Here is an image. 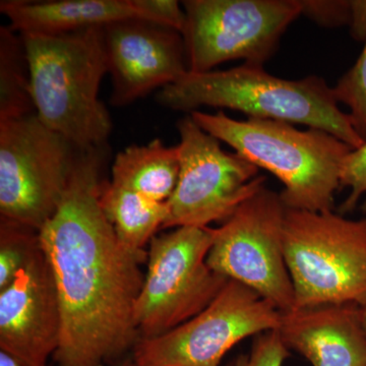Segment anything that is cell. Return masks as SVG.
Returning a JSON list of instances; mask_svg holds the SVG:
<instances>
[{
    "label": "cell",
    "instance_id": "cell-26",
    "mask_svg": "<svg viewBox=\"0 0 366 366\" xmlns=\"http://www.w3.org/2000/svg\"><path fill=\"white\" fill-rule=\"evenodd\" d=\"M109 366H136L134 365V360L132 356H127V357L122 358V360L117 361V362L113 363Z\"/></svg>",
    "mask_w": 366,
    "mask_h": 366
},
{
    "label": "cell",
    "instance_id": "cell-25",
    "mask_svg": "<svg viewBox=\"0 0 366 366\" xmlns=\"http://www.w3.org/2000/svg\"><path fill=\"white\" fill-rule=\"evenodd\" d=\"M0 366H30L16 356L0 350Z\"/></svg>",
    "mask_w": 366,
    "mask_h": 366
},
{
    "label": "cell",
    "instance_id": "cell-22",
    "mask_svg": "<svg viewBox=\"0 0 366 366\" xmlns=\"http://www.w3.org/2000/svg\"><path fill=\"white\" fill-rule=\"evenodd\" d=\"M340 184L341 187L350 189V194L342 204V215L353 211L361 197L366 194V142L347 155L342 165Z\"/></svg>",
    "mask_w": 366,
    "mask_h": 366
},
{
    "label": "cell",
    "instance_id": "cell-13",
    "mask_svg": "<svg viewBox=\"0 0 366 366\" xmlns=\"http://www.w3.org/2000/svg\"><path fill=\"white\" fill-rule=\"evenodd\" d=\"M60 337L59 293L40 243L14 281L0 290V350L30 366H47Z\"/></svg>",
    "mask_w": 366,
    "mask_h": 366
},
{
    "label": "cell",
    "instance_id": "cell-24",
    "mask_svg": "<svg viewBox=\"0 0 366 366\" xmlns=\"http://www.w3.org/2000/svg\"><path fill=\"white\" fill-rule=\"evenodd\" d=\"M144 21L167 26L182 34L187 21L184 9L175 0H132Z\"/></svg>",
    "mask_w": 366,
    "mask_h": 366
},
{
    "label": "cell",
    "instance_id": "cell-12",
    "mask_svg": "<svg viewBox=\"0 0 366 366\" xmlns=\"http://www.w3.org/2000/svg\"><path fill=\"white\" fill-rule=\"evenodd\" d=\"M112 104L125 106L156 89L175 83L189 72L182 34L144 20L104 26Z\"/></svg>",
    "mask_w": 366,
    "mask_h": 366
},
{
    "label": "cell",
    "instance_id": "cell-8",
    "mask_svg": "<svg viewBox=\"0 0 366 366\" xmlns=\"http://www.w3.org/2000/svg\"><path fill=\"white\" fill-rule=\"evenodd\" d=\"M182 6V35L192 74L235 59L264 66L302 11L300 0H185Z\"/></svg>",
    "mask_w": 366,
    "mask_h": 366
},
{
    "label": "cell",
    "instance_id": "cell-27",
    "mask_svg": "<svg viewBox=\"0 0 366 366\" xmlns=\"http://www.w3.org/2000/svg\"><path fill=\"white\" fill-rule=\"evenodd\" d=\"M360 310L361 325H362L363 330H365L366 335V305H363V307H360Z\"/></svg>",
    "mask_w": 366,
    "mask_h": 366
},
{
    "label": "cell",
    "instance_id": "cell-5",
    "mask_svg": "<svg viewBox=\"0 0 366 366\" xmlns=\"http://www.w3.org/2000/svg\"><path fill=\"white\" fill-rule=\"evenodd\" d=\"M284 252L295 307L366 305V218L286 208Z\"/></svg>",
    "mask_w": 366,
    "mask_h": 366
},
{
    "label": "cell",
    "instance_id": "cell-4",
    "mask_svg": "<svg viewBox=\"0 0 366 366\" xmlns=\"http://www.w3.org/2000/svg\"><path fill=\"white\" fill-rule=\"evenodd\" d=\"M189 115L204 132L278 178L284 184L280 197L286 208L334 211L342 165L353 150L338 137L310 127L300 131L280 120H236L223 112L197 110Z\"/></svg>",
    "mask_w": 366,
    "mask_h": 366
},
{
    "label": "cell",
    "instance_id": "cell-9",
    "mask_svg": "<svg viewBox=\"0 0 366 366\" xmlns=\"http://www.w3.org/2000/svg\"><path fill=\"white\" fill-rule=\"evenodd\" d=\"M285 213L280 194L262 187L216 228L207 259L217 273L252 289L281 312L295 307L284 252Z\"/></svg>",
    "mask_w": 366,
    "mask_h": 366
},
{
    "label": "cell",
    "instance_id": "cell-17",
    "mask_svg": "<svg viewBox=\"0 0 366 366\" xmlns=\"http://www.w3.org/2000/svg\"><path fill=\"white\" fill-rule=\"evenodd\" d=\"M100 204L118 238L137 250L144 249L169 214L168 202L152 201L113 182H103Z\"/></svg>",
    "mask_w": 366,
    "mask_h": 366
},
{
    "label": "cell",
    "instance_id": "cell-19",
    "mask_svg": "<svg viewBox=\"0 0 366 366\" xmlns=\"http://www.w3.org/2000/svg\"><path fill=\"white\" fill-rule=\"evenodd\" d=\"M39 245V231L0 217V290L14 281Z\"/></svg>",
    "mask_w": 366,
    "mask_h": 366
},
{
    "label": "cell",
    "instance_id": "cell-16",
    "mask_svg": "<svg viewBox=\"0 0 366 366\" xmlns=\"http://www.w3.org/2000/svg\"><path fill=\"white\" fill-rule=\"evenodd\" d=\"M179 171L178 147H166L156 139L119 152L112 165V182L152 201L166 203L177 189Z\"/></svg>",
    "mask_w": 366,
    "mask_h": 366
},
{
    "label": "cell",
    "instance_id": "cell-7",
    "mask_svg": "<svg viewBox=\"0 0 366 366\" xmlns=\"http://www.w3.org/2000/svg\"><path fill=\"white\" fill-rule=\"evenodd\" d=\"M79 151L36 113L0 120V217L40 231L61 203Z\"/></svg>",
    "mask_w": 366,
    "mask_h": 366
},
{
    "label": "cell",
    "instance_id": "cell-11",
    "mask_svg": "<svg viewBox=\"0 0 366 366\" xmlns=\"http://www.w3.org/2000/svg\"><path fill=\"white\" fill-rule=\"evenodd\" d=\"M177 129L179 178L168 201L169 214L162 229L225 222L264 187L267 177L247 159L224 151L220 141L201 129L189 114L177 122Z\"/></svg>",
    "mask_w": 366,
    "mask_h": 366
},
{
    "label": "cell",
    "instance_id": "cell-18",
    "mask_svg": "<svg viewBox=\"0 0 366 366\" xmlns=\"http://www.w3.org/2000/svg\"><path fill=\"white\" fill-rule=\"evenodd\" d=\"M36 113L25 43L9 26H0V120Z\"/></svg>",
    "mask_w": 366,
    "mask_h": 366
},
{
    "label": "cell",
    "instance_id": "cell-14",
    "mask_svg": "<svg viewBox=\"0 0 366 366\" xmlns=\"http://www.w3.org/2000/svg\"><path fill=\"white\" fill-rule=\"evenodd\" d=\"M282 339L312 366H366L360 307L324 305L282 312Z\"/></svg>",
    "mask_w": 366,
    "mask_h": 366
},
{
    "label": "cell",
    "instance_id": "cell-2",
    "mask_svg": "<svg viewBox=\"0 0 366 366\" xmlns=\"http://www.w3.org/2000/svg\"><path fill=\"white\" fill-rule=\"evenodd\" d=\"M21 36L40 122L79 151L107 147L112 120L99 99L101 81L108 74L104 26Z\"/></svg>",
    "mask_w": 366,
    "mask_h": 366
},
{
    "label": "cell",
    "instance_id": "cell-23",
    "mask_svg": "<svg viewBox=\"0 0 366 366\" xmlns=\"http://www.w3.org/2000/svg\"><path fill=\"white\" fill-rule=\"evenodd\" d=\"M302 16L324 28L351 26L352 1L346 0H300Z\"/></svg>",
    "mask_w": 366,
    "mask_h": 366
},
{
    "label": "cell",
    "instance_id": "cell-20",
    "mask_svg": "<svg viewBox=\"0 0 366 366\" xmlns=\"http://www.w3.org/2000/svg\"><path fill=\"white\" fill-rule=\"evenodd\" d=\"M338 103L348 107L353 129L366 142V33L365 47L357 61L333 86Z\"/></svg>",
    "mask_w": 366,
    "mask_h": 366
},
{
    "label": "cell",
    "instance_id": "cell-21",
    "mask_svg": "<svg viewBox=\"0 0 366 366\" xmlns=\"http://www.w3.org/2000/svg\"><path fill=\"white\" fill-rule=\"evenodd\" d=\"M279 330L255 337L250 351L236 357L226 366H282L290 356Z\"/></svg>",
    "mask_w": 366,
    "mask_h": 366
},
{
    "label": "cell",
    "instance_id": "cell-6",
    "mask_svg": "<svg viewBox=\"0 0 366 366\" xmlns=\"http://www.w3.org/2000/svg\"><path fill=\"white\" fill-rule=\"evenodd\" d=\"M216 228H175L150 242L143 287L134 307L141 339L167 333L199 315L229 279L209 266Z\"/></svg>",
    "mask_w": 366,
    "mask_h": 366
},
{
    "label": "cell",
    "instance_id": "cell-15",
    "mask_svg": "<svg viewBox=\"0 0 366 366\" xmlns=\"http://www.w3.org/2000/svg\"><path fill=\"white\" fill-rule=\"evenodd\" d=\"M0 11L9 19V28L21 35H59L120 21L144 20L132 0H2Z\"/></svg>",
    "mask_w": 366,
    "mask_h": 366
},
{
    "label": "cell",
    "instance_id": "cell-3",
    "mask_svg": "<svg viewBox=\"0 0 366 366\" xmlns=\"http://www.w3.org/2000/svg\"><path fill=\"white\" fill-rule=\"evenodd\" d=\"M159 104L175 112H197L204 106L225 108L252 118L307 125L338 137L353 150L365 142L342 112L333 88L310 76L286 79L272 76L264 66L243 64L227 71L187 74L161 89Z\"/></svg>",
    "mask_w": 366,
    "mask_h": 366
},
{
    "label": "cell",
    "instance_id": "cell-10",
    "mask_svg": "<svg viewBox=\"0 0 366 366\" xmlns=\"http://www.w3.org/2000/svg\"><path fill=\"white\" fill-rule=\"evenodd\" d=\"M281 319L273 303L229 280L196 317L160 336L139 339L132 360L136 366H220L236 344L278 330Z\"/></svg>",
    "mask_w": 366,
    "mask_h": 366
},
{
    "label": "cell",
    "instance_id": "cell-1",
    "mask_svg": "<svg viewBox=\"0 0 366 366\" xmlns=\"http://www.w3.org/2000/svg\"><path fill=\"white\" fill-rule=\"evenodd\" d=\"M107 149L79 151L61 203L39 231L61 310L59 366H109L141 339L134 307L148 252L127 247L101 207Z\"/></svg>",
    "mask_w": 366,
    "mask_h": 366
}]
</instances>
